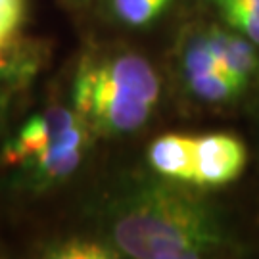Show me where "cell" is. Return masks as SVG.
<instances>
[{"label":"cell","mask_w":259,"mask_h":259,"mask_svg":"<svg viewBox=\"0 0 259 259\" xmlns=\"http://www.w3.org/2000/svg\"><path fill=\"white\" fill-rule=\"evenodd\" d=\"M108 240L121 257L198 259L232 250L221 213L173 181H142L108 205Z\"/></svg>","instance_id":"cell-1"},{"label":"cell","mask_w":259,"mask_h":259,"mask_svg":"<svg viewBox=\"0 0 259 259\" xmlns=\"http://www.w3.org/2000/svg\"><path fill=\"white\" fill-rule=\"evenodd\" d=\"M161 81L146 58L135 52L87 56L73 77V110L89 129L127 135L150 119Z\"/></svg>","instance_id":"cell-2"},{"label":"cell","mask_w":259,"mask_h":259,"mask_svg":"<svg viewBox=\"0 0 259 259\" xmlns=\"http://www.w3.org/2000/svg\"><path fill=\"white\" fill-rule=\"evenodd\" d=\"M248 150L238 137L209 133L194 140V186L219 188L236 181L246 167Z\"/></svg>","instance_id":"cell-3"},{"label":"cell","mask_w":259,"mask_h":259,"mask_svg":"<svg viewBox=\"0 0 259 259\" xmlns=\"http://www.w3.org/2000/svg\"><path fill=\"white\" fill-rule=\"evenodd\" d=\"M89 144V127L81 119L65 129L42 152L27 159L25 179L33 188H47L71 177L83 163L84 146Z\"/></svg>","instance_id":"cell-4"},{"label":"cell","mask_w":259,"mask_h":259,"mask_svg":"<svg viewBox=\"0 0 259 259\" xmlns=\"http://www.w3.org/2000/svg\"><path fill=\"white\" fill-rule=\"evenodd\" d=\"M81 117L73 108L65 106H50L47 110L35 113L31 119L19 129V133L4 146L2 157L6 163L23 165L27 159L37 156L38 152L47 148L65 129L79 123Z\"/></svg>","instance_id":"cell-5"},{"label":"cell","mask_w":259,"mask_h":259,"mask_svg":"<svg viewBox=\"0 0 259 259\" xmlns=\"http://www.w3.org/2000/svg\"><path fill=\"white\" fill-rule=\"evenodd\" d=\"M205 37L211 50L221 65L223 73L240 89L242 93L259 77V54L257 47L250 38L236 33L231 27L211 25L205 29Z\"/></svg>","instance_id":"cell-6"},{"label":"cell","mask_w":259,"mask_h":259,"mask_svg":"<svg viewBox=\"0 0 259 259\" xmlns=\"http://www.w3.org/2000/svg\"><path fill=\"white\" fill-rule=\"evenodd\" d=\"M194 137L167 133L148 148V163L161 179L194 185Z\"/></svg>","instance_id":"cell-7"},{"label":"cell","mask_w":259,"mask_h":259,"mask_svg":"<svg viewBox=\"0 0 259 259\" xmlns=\"http://www.w3.org/2000/svg\"><path fill=\"white\" fill-rule=\"evenodd\" d=\"M185 83L188 87L190 94L205 104L231 102V100L238 98L242 94L240 89L232 83L221 69L188 77V79H185Z\"/></svg>","instance_id":"cell-8"},{"label":"cell","mask_w":259,"mask_h":259,"mask_svg":"<svg viewBox=\"0 0 259 259\" xmlns=\"http://www.w3.org/2000/svg\"><path fill=\"white\" fill-rule=\"evenodd\" d=\"M47 257L52 259H117L121 253L110 240L96 238H69L48 246Z\"/></svg>","instance_id":"cell-9"},{"label":"cell","mask_w":259,"mask_h":259,"mask_svg":"<svg viewBox=\"0 0 259 259\" xmlns=\"http://www.w3.org/2000/svg\"><path fill=\"white\" fill-rule=\"evenodd\" d=\"M181 69H183L185 79L200 73H207V71H215V69H221V65H219L217 58L213 54L211 45H209V40L205 37V31L190 35V37L186 38L183 52H181Z\"/></svg>","instance_id":"cell-10"},{"label":"cell","mask_w":259,"mask_h":259,"mask_svg":"<svg viewBox=\"0 0 259 259\" xmlns=\"http://www.w3.org/2000/svg\"><path fill=\"white\" fill-rule=\"evenodd\" d=\"M167 8L165 0H111L113 16L129 27H146Z\"/></svg>","instance_id":"cell-11"},{"label":"cell","mask_w":259,"mask_h":259,"mask_svg":"<svg viewBox=\"0 0 259 259\" xmlns=\"http://www.w3.org/2000/svg\"><path fill=\"white\" fill-rule=\"evenodd\" d=\"M221 18L236 33L250 38L259 48V0H244L238 4L219 8Z\"/></svg>","instance_id":"cell-12"},{"label":"cell","mask_w":259,"mask_h":259,"mask_svg":"<svg viewBox=\"0 0 259 259\" xmlns=\"http://www.w3.org/2000/svg\"><path fill=\"white\" fill-rule=\"evenodd\" d=\"M25 18V0H0V52L10 50Z\"/></svg>","instance_id":"cell-13"},{"label":"cell","mask_w":259,"mask_h":259,"mask_svg":"<svg viewBox=\"0 0 259 259\" xmlns=\"http://www.w3.org/2000/svg\"><path fill=\"white\" fill-rule=\"evenodd\" d=\"M8 104H10V91L4 87V79L0 77V121L4 119V115H6Z\"/></svg>","instance_id":"cell-14"},{"label":"cell","mask_w":259,"mask_h":259,"mask_svg":"<svg viewBox=\"0 0 259 259\" xmlns=\"http://www.w3.org/2000/svg\"><path fill=\"white\" fill-rule=\"evenodd\" d=\"M238 2H244V0H213V4H215V8L219 10L223 6H231V4H238Z\"/></svg>","instance_id":"cell-15"},{"label":"cell","mask_w":259,"mask_h":259,"mask_svg":"<svg viewBox=\"0 0 259 259\" xmlns=\"http://www.w3.org/2000/svg\"><path fill=\"white\" fill-rule=\"evenodd\" d=\"M165 2H169V4H171V2H173V0H165Z\"/></svg>","instance_id":"cell-16"}]
</instances>
